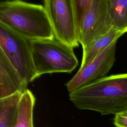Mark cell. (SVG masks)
<instances>
[{"instance_id": "obj_2", "label": "cell", "mask_w": 127, "mask_h": 127, "mask_svg": "<svg viewBox=\"0 0 127 127\" xmlns=\"http://www.w3.org/2000/svg\"><path fill=\"white\" fill-rule=\"evenodd\" d=\"M0 22L29 40L54 38L44 5L14 0L0 2Z\"/></svg>"}, {"instance_id": "obj_3", "label": "cell", "mask_w": 127, "mask_h": 127, "mask_svg": "<svg viewBox=\"0 0 127 127\" xmlns=\"http://www.w3.org/2000/svg\"><path fill=\"white\" fill-rule=\"evenodd\" d=\"M30 42L37 77L46 73H70L78 64L73 48L55 37Z\"/></svg>"}, {"instance_id": "obj_9", "label": "cell", "mask_w": 127, "mask_h": 127, "mask_svg": "<svg viewBox=\"0 0 127 127\" xmlns=\"http://www.w3.org/2000/svg\"><path fill=\"white\" fill-rule=\"evenodd\" d=\"M125 34L112 27L106 34L96 38L83 49L82 58L79 68H82L90 63L105 49Z\"/></svg>"}, {"instance_id": "obj_6", "label": "cell", "mask_w": 127, "mask_h": 127, "mask_svg": "<svg viewBox=\"0 0 127 127\" xmlns=\"http://www.w3.org/2000/svg\"><path fill=\"white\" fill-rule=\"evenodd\" d=\"M117 41L113 42L90 63L79 68L65 85L69 93L106 77L115 61Z\"/></svg>"}, {"instance_id": "obj_7", "label": "cell", "mask_w": 127, "mask_h": 127, "mask_svg": "<svg viewBox=\"0 0 127 127\" xmlns=\"http://www.w3.org/2000/svg\"><path fill=\"white\" fill-rule=\"evenodd\" d=\"M112 27L107 0H93L78 29L79 42L82 49L96 38L107 33Z\"/></svg>"}, {"instance_id": "obj_13", "label": "cell", "mask_w": 127, "mask_h": 127, "mask_svg": "<svg viewBox=\"0 0 127 127\" xmlns=\"http://www.w3.org/2000/svg\"><path fill=\"white\" fill-rule=\"evenodd\" d=\"M74 13L78 29L80 24L88 12L93 0H72Z\"/></svg>"}, {"instance_id": "obj_8", "label": "cell", "mask_w": 127, "mask_h": 127, "mask_svg": "<svg viewBox=\"0 0 127 127\" xmlns=\"http://www.w3.org/2000/svg\"><path fill=\"white\" fill-rule=\"evenodd\" d=\"M28 84L0 50V99L23 93L28 89Z\"/></svg>"}, {"instance_id": "obj_4", "label": "cell", "mask_w": 127, "mask_h": 127, "mask_svg": "<svg viewBox=\"0 0 127 127\" xmlns=\"http://www.w3.org/2000/svg\"><path fill=\"white\" fill-rule=\"evenodd\" d=\"M0 50L28 83L37 78L30 40L0 22Z\"/></svg>"}, {"instance_id": "obj_14", "label": "cell", "mask_w": 127, "mask_h": 127, "mask_svg": "<svg viewBox=\"0 0 127 127\" xmlns=\"http://www.w3.org/2000/svg\"><path fill=\"white\" fill-rule=\"evenodd\" d=\"M113 124L116 127H127V110L116 114Z\"/></svg>"}, {"instance_id": "obj_11", "label": "cell", "mask_w": 127, "mask_h": 127, "mask_svg": "<svg viewBox=\"0 0 127 127\" xmlns=\"http://www.w3.org/2000/svg\"><path fill=\"white\" fill-rule=\"evenodd\" d=\"M107 7L112 27L127 32V0H107Z\"/></svg>"}, {"instance_id": "obj_12", "label": "cell", "mask_w": 127, "mask_h": 127, "mask_svg": "<svg viewBox=\"0 0 127 127\" xmlns=\"http://www.w3.org/2000/svg\"><path fill=\"white\" fill-rule=\"evenodd\" d=\"M35 98L29 89L22 93L19 105L17 122L14 127H34L33 109Z\"/></svg>"}, {"instance_id": "obj_5", "label": "cell", "mask_w": 127, "mask_h": 127, "mask_svg": "<svg viewBox=\"0 0 127 127\" xmlns=\"http://www.w3.org/2000/svg\"><path fill=\"white\" fill-rule=\"evenodd\" d=\"M54 37L72 48L79 46L78 30L72 0H45Z\"/></svg>"}, {"instance_id": "obj_1", "label": "cell", "mask_w": 127, "mask_h": 127, "mask_svg": "<svg viewBox=\"0 0 127 127\" xmlns=\"http://www.w3.org/2000/svg\"><path fill=\"white\" fill-rule=\"evenodd\" d=\"M69 98L77 109L103 116L127 110V73L106 76L69 93Z\"/></svg>"}, {"instance_id": "obj_10", "label": "cell", "mask_w": 127, "mask_h": 127, "mask_svg": "<svg viewBox=\"0 0 127 127\" xmlns=\"http://www.w3.org/2000/svg\"><path fill=\"white\" fill-rule=\"evenodd\" d=\"M22 93H16L0 99V127H14L18 118L20 100Z\"/></svg>"}]
</instances>
